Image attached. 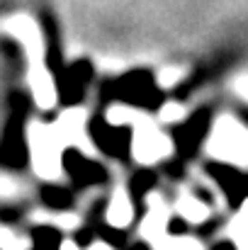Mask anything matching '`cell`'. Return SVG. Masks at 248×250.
<instances>
[{
  "instance_id": "obj_1",
  "label": "cell",
  "mask_w": 248,
  "mask_h": 250,
  "mask_svg": "<svg viewBox=\"0 0 248 250\" xmlns=\"http://www.w3.org/2000/svg\"><path fill=\"white\" fill-rule=\"evenodd\" d=\"M214 156H224L234 163H248V134L234 124H222L212 141Z\"/></svg>"
}]
</instances>
